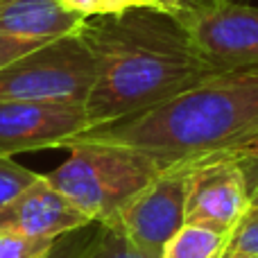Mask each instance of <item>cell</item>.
Wrapping results in <instances>:
<instances>
[{"label": "cell", "instance_id": "1", "mask_svg": "<svg viewBox=\"0 0 258 258\" xmlns=\"http://www.w3.org/2000/svg\"><path fill=\"white\" fill-rule=\"evenodd\" d=\"M77 34L95 59V84L84 104L91 129L138 116L213 73L186 21L161 7L132 5L84 16Z\"/></svg>", "mask_w": 258, "mask_h": 258}, {"label": "cell", "instance_id": "2", "mask_svg": "<svg viewBox=\"0 0 258 258\" xmlns=\"http://www.w3.org/2000/svg\"><path fill=\"white\" fill-rule=\"evenodd\" d=\"M258 132V66L213 71L174 98L125 120L86 129L73 143L138 150L163 170L190 165ZM66 145V147H68Z\"/></svg>", "mask_w": 258, "mask_h": 258}, {"label": "cell", "instance_id": "3", "mask_svg": "<svg viewBox=\"0 0 258 258\" xmlns=\"http://www.w3.org/2000/svg\"><path fill=\"white\" fill-rule=\"evenodd\" d=\"M68 150L71 156L45 177L95 224H113L129 202L163 172L152 156L129 147L73 143Z\"/></svg>", "mask_w": 258, "mask_h": 258}, {"label": "cell", "instance_id": "4", "mask_svg": "<svg viewBox=\"0 0 258 258\" xmlns=\"http://www.w3.org/2000/svg\"><path fill=\"white\" fill-rule=\"evenodd\" d=\"M93 84L95 59L75 32L0 68V102L86 104Z\"/></svg>", "mask_w": 258, "mask_h": 258}, {"label": "cell", "instance_id": "5", "mask_svg": "<svg viewBox=\"0 0 258 258\" xmlns=\"http://www.w3.org/2000/svg\"><path fill=\"white\" fill-rule=\"evenodd\" d=\"M249 206L247 179L236 159L186 165V224L229 238Z\"/></svg>", "mask_w": 258, "mask_h": 258}, {"label": "cell", "instance_id": "6", "mask_svg": "<svg viewBox=\"0 0 258 258\" xmlns=\"http://www.w3.org/2000/svg\"><path fill=\"white\" fill-rule=\"evenodd\" d=\"M186 165L168 168L120 211L113 224L145 258H161L165 245L186 224Z\"/></svg>", "mask_w": 258, "mask_h": 258}, {"label": "cell", "instance_id": "7", "mask_svg": "<svg viewBox=\"0 0 258 258\" xmlns=\"http://www.w3.org/2000/svg\"><path fill=\"white\" fill-rule=\"evenodd\" d=\"M91 129L84 104L63 102H0V156L66 147Z\"/></svg>", "mask_w": 258, "mask_h": 258}, {"label": "cell", "instance_id": "8", "mask_svg": "<svg viewBox=\"0 0 258 258\" xmlns=\"http://www.w3.org/2000/svg\"><path fill=\"white\" fill-rule=\"evenodd\" d=\"M202 59L213 71L258 66V7L224 0L183 18Z\"/></svg>", "mask_w": 258, "mask_h": 258}, {"label": "cell", "instance_id": "9", "mask_svg": "<svg viewBox=\"0 0 258 258\" xmlns=\"http://www.w3.org/2000/svg\"><path fill=\"white\" fill-rule=\"evenodd\" d=\"M89 224L93 220L59 192L45 174L0 209V236L25 240H57Z\"/></svg>", "mask_w": 258, "mask_h": 258}, {"label": "cell", "instance_id": "10", "mask_svg": "<svg viewBox=\"0 0 258 258\" xmlns=\"http://www.w3.org/2000/svg\"><path fill=\"white\" fill-rule=\"evenodd\" d=\"M82 18L61 0H0V68L50 41L75 34Z\"/></svg>", "mask_w": 258, "mask_h": 258}, {"label": "cell", "instance_id": "11", "mask_svg": "<svg viewBox=\"0 0 258 258\" xmlns=\"http://www.w3.org/2000/svg\"><path fill=\"white\" fill-rule=\"evenodd\" d=\"M227 238L202 227L183 224L165 245L161 258H220Z\"/></svg>", "mask_w": 258, "mask_h": 258}, {"label": "cell", "instance_id": "12", "mask_svg": "<svg viewBox=\"0 0 258 258\" xmlns=\"http://www.w3.org/2000/svg\"><path fill=\"white\" fill-rule=\"evenodd\" d=\"M82 258H145L118 224H98Z\"/></svg>", "mask_w": 258, "mask_h": 258}, {"label": "cell", "instance_id": "13", "mask_svg": "<svg viewBox=\"0 0 258 258\" xmlns=\"http://www.w3.org/2000/svg\"><path fill=\"white\" fill-rule=\"evenodd\" d=\"M229 256H258V206L251 204L224 242L220 258Z\"/></svg>", "mask_w": 258, "mask_h": 258}, {"label": "cell", "instance_id": "14", "mask_svg": "<svg viewBox=\"0 0 258 258\" xmlns=\"http://www.w3.org/2000/svg\"><path fill=\"white\" fill-rule=\"evenodd\" d=\"M41 174L23 168L14 161V156H0V209L14 200L18 192H23L27 186L39 179Z\"/></svg>", "mask_w": 258, "mask_h": 258}, {"label": "cell", "instance_id": "15", "mask_svg": "<svg viewBox=\"0 0 258 258\" xmlns=\"http://www.w3.org/2000/svg\"><path fill=\"white\" fill-rule=\"evenodd\" d=\"M95 227H98V224L93 222V224H89V227H82L71 233L59 236L45 258H82L86 245L91 242V238H93V233H95Z\"/></svg>", "mask_w": 258, "mask_h": 258}, {"label": "cell", "instance_id": "16", "mask_svg": "<svg viewBox=\"0 0 258 258\" xmlns=\"http://www.w3.org/2000/svg\"><path fill=\"white\" fill-rule=\"evenodd\" d=\"M54 240H25V238L0 236V258H45Z\"/></svg>", "mask_w": 258, "mask_h": 258}, {"label": "cell", "instance_id": "17", "mask_svg": "<svg viewBox=\"0 0 258 258\" xmlns=\"http://www.w3.org/2000/svg\"><path fill=\"white\" fill-rule=\"evenodd\" d=\"M220 3H224V0H159V7L186 18V16H195V14L206 12V9L218 7Z\"/></svg>", "mask_w": 258, "mask_h": 258}, {"label": "cell", "instance_id": "18", "mask_svg": "<svg viewBox=\"0 0 258 258\" xmlns=\"http://www.w3.org/2000/svg\"><path fill=\"white\" fill-rule=\"evenodd\" d=\"M251 156H258V132L251 134L249 138L240 141L238 145L229 147V150L220 152V154H213L209 159H202V161H213V159H251Z\"/></svg>", "mask_w": 258, "mask_h": 258}, {"label": "cell", "instance_id": "19", "mask_svg": "<svg viewBox=\"0 0 258 258\" xmlns=\"http://www.w3.org/2000/svg\"><path fill=\"white\" fill-rule=\"evenodd\" d=\"M240 163L242 172L247 179V188H249V202L258 206V156L251 159H236Z\"/></svg>", "mask_w": 258, "mask_h": 258}, {"label": "cell", "instance_id": "20", "mask_svg": "<svg viewBox=\"0 0 258 258\" xmlns=\"http://www.w3.org/2000/svg\"><path fill=\"white\" fill-rule=\"evenodd\" d=\"M61 3L63 7H68L80 16H93V14L102 12V0H61Z\"/></svg>", "mask_w": 258, "mask_h": 258}, {"label": "cell", "instance_id": "21", "mask_svg": "<svg viewBox=\"0 0 258 258\" xmlns=\"http://www.w3.org/2000/svg\"><path fill=\"white\" fill-rule=\"evenodd\" d=\"M132 7V0H102V12L100 14H109V12H120V9Z\"/></svg>", "mask_w": 258, "mask_h": 258}, {"label": "cell", "instance_id": "22", "mask_svg": "<svg viewBox=\"0 0 258 258\" xmlns=\"http://www.w3.org/2000/svg\"><path fill=\"white\" fill-rule=\"evenodd\" d=\"M132 5H152V7H159V0H132Z\"/></svg>", "mask_w": 258, "mask_h": 258}, {"label": "cell", "instance_id": "23", "mask_svg": "<svg viewBox=\"0 0 258 258\" xmlns=\"http://www.w3.org/2000/svg\"><path fill=\"white\" fill-rule=\"evenodd\" d=\"M229 258H258V256H229Z\"/></svg>", "mask_w": 258, "mask_h": 258}, {"label": "cell", "instance_id": "24", "mask_svg": "<svg viewBox=\"0 0 258 258\" xmlns=\"http://www.w3.org/2000/svg\"><path fill=\"white\" fill-rule=\"evenodd\" d=\"M231 3H249V0H231Z\"/></svg>", "mask_w": 258, "mask_h": 258}]
</instances>
